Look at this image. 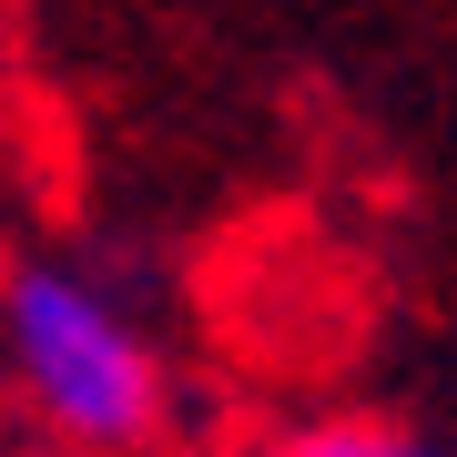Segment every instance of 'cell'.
<instances>
[{"label":"cell","instance_id":"cell-1","mask_svg":"<svg viewBox=\"0 0 457 457\" xmlns=\"http://www.w3.org/2000/svg\"><path fill=\"white\" fill-rule=\"evenodd\" d=\"M0 345L21 396L82 447H143L163 427V356L143 326L71 264H11L0 285Z\"/></svg>","mask_w":457,"mask_h":457},{"label":"cell","instance_id":"cell-2","mask_svg":"<svg viewBox=\"0 0 457 457\" xmlns=\"http://www.w3.org/2000/svg\"><path fill=\"white\" fill-rule=\"evenodd\" d=\"M275 457H457V447L417 437V427H386V417H326L305 437H285Z\"/></svg>","mask_w":457,"mask_h":457}]
</instances>
